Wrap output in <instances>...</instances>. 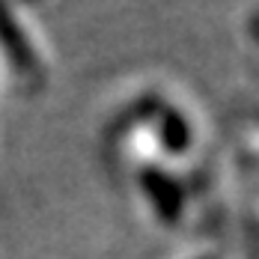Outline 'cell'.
I'll return each mask as SVG.
<instances>
[{
    "instance_id": "cell-1",
    "label": "cell",
    "mask_w": 259,
    "mask_h": 259,
    "mask_svg": "<svg viewBox=\"0 0 259 259\" xmlns=\"http://www.w3.org/2000/svg\"><path fill=\"white\" fill-rule=\"evenodd\" d=\"M140 188L149 200V206L164 224H179L185 214V191L167 170L161 167H143L140 170Z\"/></svg>"
},
{
    "instance_id": "cell-2",
    "label": "cell",
    "mask_w": 259,
    "mask_h": 259,
    "mask_svg": "<svg viewBox=\"0 0 259 259\" xmlns=\"http://www.w3.org/2000/svg\"><path fill=\"white\" fill-rule=\"evenodd\" d=\"M0 48L6 54V60L12 63V69L33 75L36 72V51L27 39V33L21 30V24L15 21L12 9L6 6V0H0Z\"/></svg>"
},
{
    "instance_id": "cell-3",
    "label": "cell",
    "mask_w": 259,
    "mask_h": 259,
    "mask_svg": "<svg viewBox=\"0 0 259 259\" xmlns=\"http://www.w3.org/2000/svg\"><path fill=\"white\" fill-rule=\"evenodd\" d=\"M158 134L170 155H182L191 146V125L173 107H158Z\"/></svg>"
}]
</instances>
